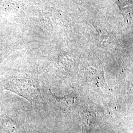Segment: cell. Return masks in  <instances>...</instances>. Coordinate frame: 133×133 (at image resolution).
I'll use <instances>...</instances> for the list:
<instances>
[{
  "label": "cell",
  "mask_w": 133,
  "mask_h": 133,
  "mask_svg": "<svg viewBox=\"0 0 133 133\" xmlns=\"http://www.w3.org/2000/svg\"><path fill=\"white\" fill-rule=\"evenodd\" d=\"M95 114H86L83 117V122L85 128L87 130H90L93 128L96 121Z\"/></svg>",
  "instance_id": "obj_2"
},
{
  "label": "cell",
  "mask_w": 133,
  "mask_h": 133,
  "mask_svg": "<svg viewBox=\"0 0 133 133\" xmlns=\"http://www.w3.org/2000/svg\"><path fill=\"white\" fill-rule=\"evenodd\" d=\"M33 81L23 76H11L1 83L2 87L28 100L37 97V86Z\"/></svg>",
  "instance_id": "obj_1"
}]
</instances>
